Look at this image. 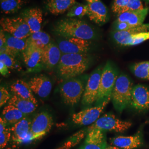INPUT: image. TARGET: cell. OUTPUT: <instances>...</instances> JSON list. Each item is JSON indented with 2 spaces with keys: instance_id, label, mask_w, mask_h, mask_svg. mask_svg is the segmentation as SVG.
I'll list each match as a JSON object with an SVG mask.
<instances>
[{
  "instance_id": "cell-6",
  "label": "cell",
  "mask_w": 149,
  "mask_h": 149,
  "mask_svg": "<svg viewBox=\"0 0 149 149\" xmlns=\"http://www.w3.org/2000/svg\"><path fill=\"white\" fill-rule=\"evenodd\" d=\"M0 24L1 29L17 38L27 39L32 34L30 28L21 16L13 18H2L1 19Z\"/></svg>"
},
{
  "instance_id": "cell-13",
  "label": "cell",
  "mask_w": 149,
  "mask_h": 149,
  "mask_svg": "<svg viewBox=\"0 0 149 149\" xmlns=\"http://www.w3.org/2000/svg\"><path fill=\"white\" fill-rule=\"evenodd\" d=\"M42 50L34 46L27 45L22 56L28 72H40L44 69Z\"/></svg>"
},
{
  "instance_id": "cell-20",
  "label": "cell",
  "mask_w": 149,
  "mask_h": 149,
  "mask_svg": "<svg viewBox=\"0 0 149 149\" xmlns=\"http://www.w3.org/2000/svg\"><path fill=\"white\" fill-rule=\"evenodd\" d=\"M87 16L90 19L98 24L105 23L108 18V11L106 6L100 0L93 3H88Z\"/></svg>"
},
{
  "instance_id": "cell-28",
  "label": "cell",
  "mask_w": 149,
  "mask_h": 149,
  "mask_svg": "<svg viewBox=\"0 0 149 149\" xmlns=\"http://www.w3.org/2000/svg\"><path fill=\"white\" fill-rule=\"evenodd\" d=\"M25 116L15 107L8 104L3 108L2 111V117L5 119L7 124L12 125L25 117Z\"/></svg>"
},
{
  "instance_id": "cell-22",
  "label": "cell",
  "mask_w": 149,
  "mask_h": 149,
  "mask_svg": "<svg viewBox=\"0 0 149 149\" xmlns=\"http://www.w3.org/2000/svg\"><path fill=\"white\" fill-rule=\"evenodd\" d=\"M111 144L122 149H134L140 147L142 140L139 133L132 136H119L110 140Z\"/></svg>"
},
{
  "instance_id": "cell-18",
  "label": "cell",
  "mask_w": 149,
  "mask_h": 149,
  "mask_svg": "<svg viewBox=\"0 0 149 149\" xmlns=\"http://www.w3.org/2000/svg\"><path fill=\"white\" fill-rule=\"evenodd\" d=\"M130 105L138 110L149 108V90L144 86H135L133 87Z\"/></svg>"
},
{
  "instance_id": "cell-29",
  "label": "cell",
  "mask_w": 149,
  "mask_h": 149,
  "mask_svg": "<svg viewBox=\"0 0 149 149\" xmlns=\"http://www.w3.org/2000/svg\"><path fill=\"white\" fill-rule=\"evenodd\" d=\"M0 1L2 12L7 15L18 12L25 3L24 0H0Z\"/></svg>"
},
{
  "instance_id": "cell-30",
  "label": "cell",
  "mask_w": 149,
  "mask_h": 149,
  "mask_svg": "<svg viewBox=\"0 0 149 149\" xmlns=\"http://www.w3.org/2000/svg\"><path fill=\"white\" fill-rule=\"evenodd\" d=\"M88 133L87 128L80 130L72 135L69 139L56 149H70L79 144L81 141L87 136Z\"/></svg>"
},
{
  "instance_id": "cell-1",
  "label": "cell",
  "mask_w": 149,
  "mask_h": 149,
  "mask_svg": "<svg viewBox=\"0 0 149 149\" xmlns=\"http://www.w3.org/2000/svg\"><path fill=\"white\" fill-rule=\"evenodd\" d=\"M55 34L64 38H74L91 40L96 37L95 29L84 21L65 18L58 22L53 29Z\"/></svg>"
},
{
  "instance_id": "cell-34",
  "label": "cell",
  "mask_w": 149,
  "mask_h": 149,
  "mask_svg": "<svg viewBox=\"0 0 149 149\" xmlns=\"http://www.w3.org/2000/svg\"><path fill=\"white\" fill-rule=\"evenodd\" d=\"M12 136L11 128H7L2 132H0V148L3 149L6 147Z\"/></svg>"
},
{
  "instance_id": "cell-9",
  "label": "cell",
  "mask_w": 149,
  "mask_h": 149,
  "mask_svg": "<svg viewBox=\"0 0 149 149\" xmlns=\"http://www.w3.org/2000/svg\"><path fill=\"white\" fill-rule=\"evenodd\" d=\"M103 68L102 66L98 67L90 74L82 98L83 105L89 106L96 102Z\"/></svg>"
},
{
  "instance_id": "cell-32",
  "label": "cell",
  "mask_w": 149,
  "mask_h": 149,
  "mask_svg": "<svg viewBox=\"0 0 149 149\" xmlns=\"http://www.w3.org/2000/svg\"><path fill=\"white\" fill-rule=\"evenodd\" d=\"M88 12V5H84L80 3L75 2L67 13V17L73 18L78 17L82 18L85 15H87Z\"/></svg>"
},
{
  "instance_id": "cell-27",
  "label": "cell",
  "mask_w": 149,
  "mask_h": 149,
  "mask_svg": "<svg viewBox=\"0 0 149 149\" xmlns=\"http://www.w3.org/2000/svg\"><path fill=\"white\" fill-rule=\"evenodd\" d=\"M50 43V36L48 33L41 31L32 33L30 37L27 38L28 45L34 46L41 50H43Z\"/></svg>"
},
{
  "instance_id": "cell-11",
  "label": "cell",
  "mask_w": 149,
  "mask_h": 149,
  "mask_svg": "<svg viewBox=\"0 0 149 149\" xmlns=\"http://www.w3.org/2000/svg\"><path fill=\"white\" fill-rule=\"evenodd\" d=\"M108 103L94 107L87 108L72 115L71 120L74 124L80 126L91 125L96 122L100 117L104 108Z\"/></svg>"
},
{
  "instance_id": "cell-26",
  "label": "cell",
  "mask_w": 149,
  "mask_h": 149,
  "mask_svg": "<svg viewBox=\"0 0 149 149\" xmlns=\"http://www.w3.org/2000/svg\"><path fill=\"white\" fill-rule=\"evenodd\" d=\"M8 104L15 107L25 115L31 114L38 107L37 104L31 101L21 98L16 95L12 96Z\"/></svg>"
},
{
  "instance_id": "cell-39",
  "label": "cell",
  "mask_w": 149,
  "mask_h": 149,
  "mask_svg": "<svg viewBox=\"0 0 149 149\" xmlns=\"http://www.w3.org/2000/svg\"><path fill=\"white\" fill-rule=\"evenodd\" d=\"M7 47L6 44V38L5 33L2 29L0 31V49L5 48Z\"/></svg>"
},
{
  "instance_id": "cell-5",
  "label": "cell",
  "mask_w": 149,
  "mask_h": 149,
  "mask_svg": "<svg viewBox=\"0 0 149 149\" xmlns=\"http://www.w3.org/2000/svg\"><path fill=\"white\" fill-rule=\"evenodd\" d=\"M85 88L77 78L65 80L60 87V93L65 104L70 106L77 104L83 96Z\"/></svg>"
},
{
  "instance_id": "cell-36",
  "label": "cell",
  "mask_w": 149,
  "mask_h": 149,
  "mask_svg": "<svg viewBox=\"0 0 149 149\" xmlns=\"http://www.w3.org/2000/svg\"><path fill=\"white\" fill-rule=\"evenodd\" d=\"M12 96L8 90L3 86L0 87V106H3L7 103H8Z\"/></svg>"
},
{
  "instance_id": "cell-10",
  "label": "cell",
  "mask_w": 149,
  "mask_h": 149,
  "mask_svg": "<svg viewBox=\"0 0 149 149\" xmlns=\"http://www.w3.org/2000/svg\"><path fill=\"white\" fill-rule=\"evenodd\" d=\"M58 45L63 54H87L91 49L92 42L79 38H63L58 41Z\"/></svg>"
},
{
  "instance_id": "cell-21",
  "label": "cell",
  "mask_w": 149,
  "mask_h": 149,
  "mask_svg": "<svg viewBox=\"0 0 149 149\" xmlns=\"http://www.w3.org/2000/svg\"><path fill=\"white\" fill-rule=\"evenodd\" d=\"M148 12V8L138 11H124L118 14L116 21L125 22L132 26L140 25L143 24Z\"/></svg>"
},
{
  "instance_id": "cell-40",
  "label": "cell",
  "mask_w": 149,
  "mask_h": 149,
  "mask_svg": "<svg viewBox=\"0 0 149 149\" xmlns=\"http://www.w3.org/2000/svg\"><path fill=\"white\" fill-rule=\"evenodd\" d=\"M105 149H120V148H118V147H116V146H107L106 148Z\"/></svg>"
},
{
  "instance_id": "cell-33",
  "label": "cell",
  "mask_w": 149,
  "mask_h": 149,
  "mask_svg": "<svg viewBox=\"0 0 149 149\" xmlns=\"http://www.w3.org/2000/svg\"><path fill=\"white\" fill-rule=\"evenodd\" d=\"M0 61L6 65L9 69H17L19 68L15 58L7 54L0 53Z\"/></svg>"
},
{
  "instance_id": "cell-2",
  "label": "cell",
  "mask_w": 149,
  "mask_h": 149,
  "mask_svg": "<svg viewBox=\"0 0 149 149\" xmlns=\"http://www.w3.org/2000/svg\"><path fill=\"white\" fill-rule=\"evenodd\" d=\"M91 63L88 54H63L57 66V74L64 80L74 78L88 69Z\"/></svg>"
},
{
  "instance_id": "cell-7",
  "label": "cell",
  "mask_w": 149,
  "mask_h": 149,
  "mask_svg": "<svg viewBox=\"0 0 149 149\" xmlns=\"http://www.w3.org/2000/svg\"><path fill=\"white\" fill-rule=\"evenodd\" d=\"M132 123L123 121L116 117L114 114H106L100 117L96 122L90 125L88 129H97L104 131H113L123 133L132 126Z\"/></svg>"
},
{
  "instance_id": "cell-3",
  "label": "cell",
  "mask_w": 149,
  "mask_h": 149,
  "mask_svg": "<svg viewBox=\"0 0 149 149\" xmlns=\"http://www.w3.org/2000/svg\"><path fill=\"white\" fill-rule=\"evenodd\" d=\"M133 84L127 75L120 74L116 82L112 93V102L116 111L121 113L130 104Z\"/></svg>"
},
{
  "instance_id": "cell-4",
  "label": "cell",
  "mask_w": 149,
  "mask_h": 149,
  "mask_svg": "<svg viewBox=\"0 0 149 149\" xmlns=\"http://www.w3.org/2000/svg\"><path fill=\"white\" fill-rule=\"evenodd\" d=\"M117 69L111 61H107L102 74L96 106L109 103L111 100L112 91L118 77Z\"/></svg>"
},
{
  "instance_id": "cell-25",
  "label": "cell",
  "mask_w": 149,
  "mask_h": 149,
  "mask_svg": "<svg viewBox=\"0 0 149 149\" xmlns=\"http://www.w3.org/2000/svg\"><path fill=\"white\" fill-rule=\"evenodd\" d=\"M76 0H47V8L52 14L58 15L69 11Z\"/></svg>"
},
{
  "instance_id": "cell-31",
  "label": "cell",
  "mask_w": 149,
  "mask_h": 149,
  "mask_svg": "<svg viewBox=\"0 0 149 149\" xmlns=\"http://www.w3.org/2000/svg\"><path fill=\"white\" fill-rule=\"evenodd\" d=\"M134 74L137 77L149 80V61H144L134 64L132 67Z\"/></svg>"
},
{
  "instance_id": "cell-38",
  "label": "cell",
  "mask_w": 149,
  "mask_h": 149,
  "mask_svg": "<svg viewBox=\"0 0 149 149\" xmlns=\"http://www.w3.org/2000/svg\"><path fill=\"white\" fill-rule=\"evenodd\" d=\"M0 72L3 76H7L10 74L8 68L1 61H0Z\"/></svg>"
},
{
  "instance_id": "cell-23",
  "label": "cell",
  "mask_w": 149,
  "mask_h": 149,
  "mask_svg": "<svg viewBox=\"0 0 149 149\" xmlns=\"http://www.w3.org/2000/svg\"><path fill=\"white\" fill-rule=\"evenodd\" d=\"M10 89L13 95L31 101L38 104L37 100L34 96L28 82L26 81L22 80H17L11 85Z\"/></svg>"
},
{
  "instance_id": "cell-14",
  "label": "cell",
  "mask_w": 149,
  "mask_h": 149,
  "mask_svg": "<svg viewBox=\"0 0 149 149\" xmlns=\"http://www.w3.org/2000/svg\"><path fill=\"white\" fill-rule=\"evenodd\" d=\"M32 121L28 118H23L11 127V140L15 144H21L32 140L31 126Z\"/></svg>"
},
{
  "instance_id": "cell-17",
  "label": "cell",
  "mask_w": 149,
  "mask_h": 149,
  "mask_svg": "<svg viewBox=\"0 0 149 149\" xmlns=\"http://www.w3.org/2000/svg\"><path fill=\"white\" fill-rule=\"evenodd\" d=\"M33 93L41 98H47L52 90V84L50 79L44 74L32 78L28 82Z\"/></svg>"
},
{
  "instance_id": "cell-41",
  "label": "cell",
  "mask_w": 149,
  "mask_h": 149,
  "mask_svg": "<svg viewBox=\"0 0 149 149\" xmlns=\"http://www.w3.org/2000/svg\"><path fill=\"white\" fill-rule=\"evenodd\" d=\"M86 1L88 2V3H93L96 1H98L99 0H86Z\"/></svg>"
},
{
  "instance_id": "cell-19",
  "label": "cell",
  "mask_w": 149,
  "mask_h": 149,
  "mask_svg": "<svg viewBox=\"0 0 149 149\" xmlns=\"http://www.w3.org/2000/svg\"><path fill=\"white\" fill-rule=\"evenodd\" d=\"M21 17L30 28L32 34L41 31L43 13L40 9L38 8L27 9L22 13Z\"/></svg>"
},
{
  "instance_id": "cell-16",
  "label": "cell",
  "mask_w": 149,
  "mask_h": 149,
  "mask_svg": "<svg viewBox=\"0 0 149 149\" xmlns=\"http://www.w3.org/2000/svg\"><path fill=\"white\" fill-rule=\"evenodd\" d=\"M88 129L85 140L79 149H105L106 138L103 131L97 129Z\"/></svg>"
},
{
  "instance_id": "cell-35",
  "label": "cell",
  "mask_w": 149,
  "mask_h": 149,
  "mask_svg": "<svg viewBox=\"0 0 149 149\" xmlns=\"http://www.w3.org/2000/svg\"><path fill=\"white\" fill-rule=\"evenodd\" d=\"M129 2V0H114L112 6V11L117 14L122 12L126 8Z\"/></svg>"
},
{
  "instance_id": "cell-24",
  "label": "cell",
  "mask_w": 149,
  "mask_h": 149,
  "mask_svg": "<svg viewBox=\"0 0 149 149\" xmlns=\"http://www.w3.org/2000/svg\"><path fill=\"white\" fill-rule=\"evenodd\" d=\"M5 33L9 55L16 58V56L21 53H23L28 45L27 39H19L5 32Z\"/></svg>"
},
{
  "instance_id": "cell-37",
  "label": "cell",
  "mask_w": 149,
  "mask_h": 149,
  "mask_svg": "<svg viewBox=\"0 0 149 149\" xmlns=\"http://www.w3.org/2000/svg\"><path fill=\"white\" fill-rule=\"evenodd\" d=\"M144 8L141 0H129L128 6L124 11H138L144 10Z\"/></svg>"
},
{
  "instance_id": "cell-12",
  "label": "cell",
  "mask_w": 149,
  "mask_h": 149,
  "mask_svg": "<svg viewBox=\"0 0 149 149\" xmlns=\"http://www.w3.org/2000/svg\"><path fill=\"white\" fill-rule=\"evenodd\" d=\"M112 37L116 43L121 46H133L149 40V31L138 33L114 31L112 33Z\"/></svg>"
},
{
  "instance_id": "cell-8",
  "label": "cell",
  "mask_w": 149,
  "mask_h": 149,
  "mask_svg": "<svg viewBox=\"0 0 149 149\" xmlns=\"http://www.w3.org/2000/svg\"><path fill=\"white\" fill-rule=\"evenodd\" d=\"M53 124V119L49 113L44 111L38 113L31 123L32 140L42 138L50 132Z\"/></svg>"
},
{
  "instance_id": "cell-15",
  "label": "cell",
  "mask_w": 149,
  "mask_h": 149,
  "mask_svg": "<svg viewBox=\"0 0 149 149\" xmlns=\"http://www.w3.org/2000/svg\"><path fill=\"white\" fill-rule=\"evenodd\" d=\"M63 54L58 45L50 43L42 50L44 69L50 70L58 66Z\"/></svg>"
}]
</instances>
